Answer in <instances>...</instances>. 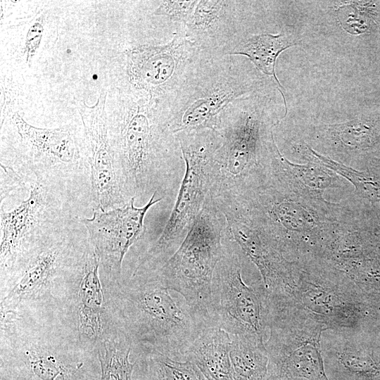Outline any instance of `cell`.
Listing matches in <instances>:
<instances>
[{"mask_svg":"<svg viewBox=\"0 0 380 380\" xmlns=\"http://www.w3.org/2000/svg\"><path fill=\"white\" fill-rule=\"evenodd\" d=\"M267 375L329 380L321 350L326 327L286 302L269 298Z\"/></svg>","mask_w":380,"mask_h":380,"instance_id":"obj_9","label":"cell"},{"mask_svg":"<svg viewBox=\"0 0 380 380\" xmlns=\"http://www.w3.org/2000/svg\"><path fill=\"white\" fill-rule=\"evenodd\" d=\"M227 222L210 193L184 240L172 256L155 272L169 289L181 294L210 326L213 321L211 284L224 253Z\"/></svg>","mask_w":380,"mask_h":380,"instance_id":"obj_6","label":"cell"},{"mask_svg":"<svg viewBox=\"0 0 380 380\" xmlns=\"http://www.w3.org/2000/svg\"><path fill=\"white\" fill-rule=\"evenodd\" d=\"M224 253L215 269L211 298L214 324L230 336L257 338L268 337L269 296L261 275L247 284L253 265L225 230Z\"/></svg>","mask_w":380,"mask_h":380,"instance_id":"obj_7","label":"cell"},{"mask_svg":"<svg viewBox=\"0 0 380 380\" xmlns=\"http://www.w3.org/2000/svg\"><path fill=\"white\" fill-rule=\"evenodd\" d=\"M146 380H207L189 360H175L158 353H150L146 361Z\"/></svg>","mask_w":380,"mask_h":380,"instance_id":"obj_23","label":"cell"},{"mask_svg":"<svg viewBox=\"0 0 380 380\" xmlns=\"http://www.w3.org/2000/svg\"><path fill=\"white\" fill-rule=\"evenodd\" d=\"M270 296L303 311L327 329L358 328L365 314V302L339 274L310 258L293 261L289 289Z\"/></svg>","mask_w":380,"mask_h":380,"instance_id":"obj_10","label":"cell"},{"mask_svg":"<svg viewBox=\"0 0 380 380\" xmlns=\"http://www.w3.org/2000/svg\"><path fill=\"white\" fill-rule=\"evenodd\" d=\"M44 26L42 20L37 18L30 27L25 39L26 62L30 65L35 55L43 34Z\"/></svg>","mask_w":380,"mask_h":380,"instance_id":"obj_28","label":"cell"},{"mask_svg":"<svg viewBox=\"0 0 380 380\" xmlns=\"http://www.w3.org/2000/svg\"><path fill=\"white\" fill-rule=\"evenodd\" d=\"M131 346L118 349L114 343L106 340L99 351L101 380H132L136 361L131 362Z\"/></svg>","mask_w":380,"mask_h":380,"instance_id":"obj_24","label":"cell"},{"mask_svg":"<svg viewBox=\"0 0 380 380\" xmlns=\"http://www.w3.org/2000/svg\"><path fill=\"white\" fill-rule=\"evenodd\" d=\"M106 92L96 103L81 105L84 142L90 170L91 196L94 210L106 211L125 205L127 200L119 167L111 145L106 113Z\"/></svg>","mask_w":380,"mask_h":380,"instance_id":"obj_12","label":"cell"},{"mask_svg":"<svg viewBox=\"0 0 380 380\" xmlns=\"http://www.w3.org/2000/svg\"><path fill=\"white\" fill-rule=\"evenodd\" d=\"M163 201L153 194L146 205L139 207L135 198H132L122 207L106 211L94 210L91 217L80 218L100 262H104L106 267L120 276L126 254L145 234L146 215L152 207Z\"/></svg>","mask_w":380,"mask_h":380,"instance_id":"obj_13","label":"cell"},{"mask_svg":"<svg viewBox=\"0 0 380 380\" xmlns=\"http://www.w3.org/2000/svg\"><path fill=\"white\" fill-rule=\"evenodd\" d=\"M243 56L210 57L170 115V127L181 132L216 127L221 113L236 100L262 93L265 79Z\"/></svg>","mask_w":380,"mask_h":380,"instance_id":"obj_8","label":"cell"},{"mask_svg":"<svg viewBox=\"0 0 380 380\" xmlns=\"http://www.w3.org/2000/svg\"><path fill=\"white\" fill-rule=\"evenodd\" d=\"M229 229L238 245L258 270L270 294L288 290L293 279V262L258 229L232 215H224Z\"/></svg>","mask_w":380,"mask_h":380,"instance_id":"obj_17","label":"cell"},{"mask_svg":"<svg viewBox=\"0 0 380 380\" xmlns=\"http://www.w3.org/2000/svg\"><path fill=\"white\" fill-rule=\"evenodd\" d=\"M265 380H308L303 378L292 377V376H274V375H267Z\"/></svg>","mask_w":380,"mask_h":380,"instance_id":"obj_29","label":"cell"},{"mask_svg":"<svg viewBox=\"0 0 380 380\" xmlns=\"http://www.w3.org/2000/svg\"><path fill=\"white\" fill-rule=\"evenodd\" d=\"M230 361L234 380H265L269 365L265 341L230 336Z\"/></svg>","mask_w":380,"mask_h":380,"instance_id":"obj_21","label":"cell"},{"mask_svg":"<svg viewBox=\"0 0 380 380\" xmlns=\"http://www.w3.org/2000/svg\"><path fill=\"white\" fill-rule=\"evenodd\" d=\"M177 134L185 172L172 209L159 234L139 258L134 272L160 269L180 246L210 191L213 159L218 144L215 130L204 129Z\"/></svg>","mask_w":380,"mask_h":380,"instance_id":"obj_5","label":"cell"},{"mask_svg":"<svg viewBox=\"0 0 380 380\" xmlns=\"http://www.w3.org/2000/svg\"><path fill=\"white\" fill-rule=\"evenodd\" d=\"M270 101L262 93L231 103L215 131L210 193L214 200L233 199L255 187L266 171L267 144L273 133Z\"/></svg>","mask_w":380,"mask_h":380,"instance_id":"obj_1","label":"cell"},{"mask_svg":"<svg viewBox=\"0 0 380 380\" xmlns=\"http://www.w3.org/2000/svg\"><path fill=\"white\" fill-rule=\"evenodd\" d=\"M123 55L131 89L169 122L172 112L211 57L186 37L185 28L166 33L158 40L130 44Z\"/></svg>","mask_w":380,"mask_h":380,"instance_id":"obj_3","label":"cell"},{"mask_svg":"<svg viewBox=\"0 0 380 380\" xmlns=\"http://www.w3.org/2000/svg\"><path fill=\"white\" fill-rule=\"evenodd\" d=\"M12 123L23 153L8 167L27 184L37 182L60 196L78 217H91L94 208L84 138L77 140L68 128L32 126L18 113L13 115Z\"/></svg>","mask_w":380,"mask_h":380,"instance_id":"obj_2","label":"cell"},{"mask_svg":"<svg viewBox=\"0 0 380 380\" xmlns=\"http://www.w3.org/2000/svg\"><path fill=\"white\" fill-rule=\"evenodd\" d=\"M232 338L224 329L205 328L189 347L186 360L194 363L207 380H234L230 361Z\"/></svg>","mask_w":380,"mask_h":380,"instance_id":"obj_18","label":"cell"},{"mask_svg":"<svg viewBox=\"0 0 380 380\" xmlns=\"http://www.w3.org/2000/svg\"><path fill=\"white\" fill-rule=\"evenodd\" d=\"M369 167H380V158H376L372 160L369 165Z\"/></svg>","mask_w":380,"mask_h":380,"instance_id":"obj_30","label":"cell"},{"mask_svg":"<svg viewBox=\"0 0 380 380\" xmlns=\"http://www.w3.org/2000/svg\"><path fill=\"white\" fill-rule=\"evenodd\" d=\"M358 328L322 332L321 350L329 380H380V360Z\"/></svg>","mask_w":380,"mask_h":380,"instance_id":"obj_14","label":"cell"},{"mask_svg":"<svg viewBox=\"0 0 380 380\" xmlns=\"http://www.w3.org/2000/svg\"><path fill=\"white\" fill-rule=\"evenodd\" d=\"M27 199L14 208H0V261L1 271L39 240L76 217L72 207L42 184H30Z\"/></svg>","mask_w":380,"mask_h":380,"instance_id":"obj_11","label":"cell"},{"mask_svg":"<svg viewBox=\"0 0 380 380\" xmlns=\"http://www.w3.org/2000/svg\"><path fill=\"white\" fill-rule=\"evenodd\" d=\"M27 365L39 380H68V367L51 354L27 353Z\"/></svg>","mask_w":380,"mask_h":380,"instance_id":"obj_27","label":"cell"},{"mask_svg":"<svg viewBox=\"0 0 380 380\" xmlns=\"http://www.w3.org/2000/svg\"><path fill=\"white\" fill-rule=\"evenodd\" d=\"M307 153L310 160L347 179L354 185L360 198L368 201L372 204L380 203V176L373 170L359 171L353 169L317 153L310 146L307 147Z\"/></svg>","mask_w":380,"mask_h":380,"instance_id":"obj_22","label":"cell"},{"mask_svg":"<svg viewBox=\"0 0 380 380\" xmlns=\"http://www.w3.org/2000/svg\"><path fill=\"white\" fill-rule=\"evenodd\" d=\"M127 292L129 324L138 339L150 343L152 353L186 361L192 343L210 326L181 294L167 289L155 272L132 274Z\"/></svg>","mask_w":380,"mask_h":380,"instance_id":"obj_4","label":"cell"},{"mask_svg":"<svg viewBox=\"0 0 380 380\" xmlns=\"http://www.w3.org/2000/svg\"><path fill=\"white\" fill-rule=\"evenodd\" d=\"M334 137L348 148L366 151L380 140V130L364 122H350L333 126Z\"/></svg>","mask_w":380,"mask_h":380,"instance_id":"obj_25","label":"cell"},{"mask_svg":"<svg viewBox=\"0 0 380 380\" xmlns=\"http://www.w3.org/2000/svg\"><path fill=\"white\" fill-rule=\"evenodd\" d=\"M290 37L284 34H250L246 31L239 35L226 49L224 56H246L256 68L267 76H272L279 87V91L286 103L275 73V63L278 56L286 49L294 46Z\"/></svg>","mask_w":380,"mask_h":380,"instance_id":"obj_20","label":"cell"},{"mask_svg":"<svg viewBox=\"0 0 380 380\" xmlns=\"http://www.w3.org/2000/svg\"><path fill=\"white\" fill-rule=\"evenodd\" d=\"M230 0H198L186 25V37L211 57L224 56L242 33L243 4Z\"/></svg>","mask_w":380,"mask_h":380,"instance_id":"obj_15","label":"cell"},{"mask_svg":"<svg viewBox=\"0 0 380 380\" xmlns=\"http://www.w3.org/2000/svg\"><path fill=\"white\" fill-rule=\"evenodd\" d=\"M197 2L198 0L156 1H154L156 6L151 11V15L174 30L186 28Z\"/></svg>","mask_w":380,"mask_h":380,"instance_id":"obj_26","label":"cell"},{"mask_svg":"<svg viewBox=\"0 0 380 380\" xmlns=\"http://www.w3.org/2000/svg\"><path fill=\"white\" fill-rule=\"evenodd\" d=\"M267 167L269 172L286 189L320 212L334 216L339 205L323 198L327 189L338 187V177L332 170L314 162L295 164L277 148L274 135L268 144Z\"/></svg>","mask_w":380,"mask_h":380,"instance_id":"obj_16","label":"cell"},{"mask_svg":"<svg viewBox=\"0 0 380 380\" xmlns=\"http://www.w3.org/2000/svg\"><path fill=\"white\" fill-rule=\"evenodd\" d=\"M99 265L100 258L89 241L79 289V328L82 334L91 338H97L101 330L103 298Z\"/></svg>","mask_w":380,"mask_h":380,"instance_id":"obj_19","label":"cell"}]
</instances>
